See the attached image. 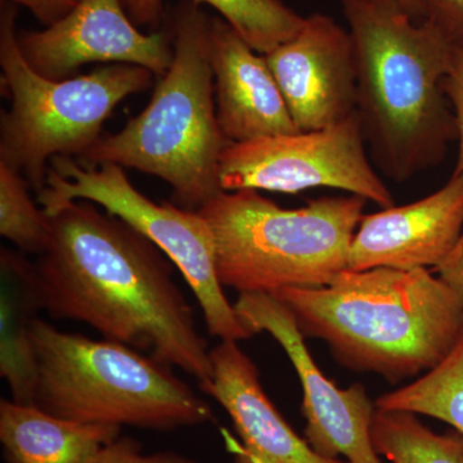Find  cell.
Returning a JSON list of instances; mask_svg holds the SVG:
<instances>
[{"instance_id":"obj_1","label":"cell","mask_w":463,"mask_h":463,"mask_svg":"<svg viewBox=\"0 0 463 463\" xmlns=\"http://www.w3.org/2000/svg\"><path fill=\"white\" fill-rule=\"evenodd\" d=\"M50 216L47 249L35 261L44 310L181 368L213 376L210 349L173 277L169 258L97 203L79 200Z\"/></svg>"},{"instance_id":"obj_2","label":"cell","mask_w":463,"mask_h":463,"mask_svg":"<svg viewBox=\"0 0 463 463\" xmlns=\"http://www.w3.org/2000/svg\"><path fill=\"white\" fill-rule=\"evenodd\" d=\"M354 42L356 112L376 165L397 182L443 160L457 139L444 90L456 44L399 0H339Z\"/></svg>"},{"instance_id":"obj_3","label":"cell","mask_w":463,"mask_h":463,"mask_svg":"<svg viewBox=\"0 0 463 463\" xmlns=\"http://www.w3.org/2000/svg\"><path fill=\"white\" fill-rule=\"evenodd\" d=\"M270 295L341 364L392 383L430 373L463 337L461 295L429 269H345L325 288Z\"/></svg>"},{"instance_id":"obj_4","label":"cell","mask_w":463,"mask_h":463,"mask_svg":"<svg viewBox=\"0 0 463 463\" xmlns=\"http://www.w3.org/2000/svg\"><path fill=\"white\" fill-rule=\"evenodd\" d=\"M210 18L183 3L174 24V60L152 99L120 132L100 137L79 161L133 167L172 185L179 207L199 212L223 190L219 165L225 139L214 100Z\"/></svg>"},{"instance_id":"obj_5","label":"cell","mask_w":463,"mask_h":463,"mask_svg":"<svg viewBox=\"0 0 463 463\" xmlns=\"http://www.w3.org/2000/svg\"><path fill=\"white\" fill-rule=\"evenodd\" d=\"M33 404L62 419L167 432L203 425L210 405L172 367L133 347L33 326Z\"/></svg>"},{"instance_id":"obj_6","label":"cell","mask_w":463,"mask_h":463,"mask_svg":"<svg viewBox=\"0 0 463 463\" xmlns=\"http://www.w3.org/2000/svg\"><path fill=\"white\" fill-rule=\"evenodd\" d=\"M362 197H323L282 209L258 191L222 192L201 207L215 241L216 273L240 294L325 288L347 269Z\"/></svg>"},{"instance_id":"obj_7","label":"cell","mask_w":463,"mask_h":463,"mask_svg":"<svg viewBox=\"0 0 463 463\" xmlns=\"http://www.w3.org/2000/svg\"><path fill=\"white\" fill-rule=\"evenodd\" d=\"M16 17L14 5H3L0 66L12 106L0 116V164L20 173L38 194L52 158L80 157L102 137L116 106L147 90L155 75L145 67L114 63L90 74L50 80L26 62Z\"/></svg>"},{"instance_id":"obj_8","label":"cell","mask_w":463,"mask_h":463,"mask_svg":"<svg viewBox=\"0 0 463 463\" xmlns=\"http://www.w3.org/2000/svg\"><path fill=\"white\" fill-rule=\"evenodd\" d=\"M79 200L118 216L169 258L194 291L213 336L231 341L254 336L224 295L216 273L214 236L199 212L154 203L136 190L124 167L116 164L90 165L71 156L52 158L44 188L38 194L45 214Z\"/></svg>"},{"instance_id":"obj_9","label":"cell","mask_w":463,"mask_h":463,"mask_svg":"<svg viewBox=\"0 0 463 463\" xmlns=\"http://www.w3.org/2000/svg\"><path fill=\"white\" fill-rule=\"evenodd\" d=\"M224 192L242 190L297 194L335 188L394 206L392 192L371 165L358 112L323 129L230 143L219 165Z\"/></svg>"},{"instance_id":"obj_10","label":"cell","mask_w":463,"mask_h":463,"mask_svg":"<svg viewBox=\"0 0 463 463\" xmlns=\"http://www.w3.org/2000/svg\"><path fill=\"white\" fill-rule=\"evenodd\" d=\"M234 310L252 334L272 335L297 370L309 446L325 458L381 463L371 437L376 404L361 383L341 390L321 373L288 307L270 294H240Z\"/></svg>"},{"instance_id":"obj_11","label":"cell","mask_w":463,"mask_h":463,"mask_svg":"<svg viewBox=\"0 0 463 463\" xmlns=\"http://www.w3.org/2000/svg\"><path fill=\"white\" fill-rule=\"evenodd\" d=\"M18 44L33 71L57 81L94 62L141 66L161 78L174 60L169 36L139 32L121 0H79L53 25L21 33Z\"/></svg>"},{"instance_id":"obj_12","label":"cell","mask_w":463,"mask_h":463,"mask_svg":"<svg viewBox=\"0 0 463 463\" xmlns=\"http://www.w3.org/2000/svg\"><path fill=\"white\" fill-rule=\"evenodd\" d=\"M265 60L301 132L323 129L355 114L354 42L334 18L306 17L298 35Z\"/></svg>"},{"instance_id":"obj_13","label":"cell","mask_w":463,"mask_h":463,"mask_svg":"<svg viewBox=\"0 0 463 463\" xmlns=\"http://www.w3.org/2000/svg\"><path fill=\"white\" fill-rule=\"evenodd\" d=\"M462 231L463 173L453 172L443 188L425 199L364 215L350 245L347 269L437 268Z\"/></svg>"},{"instance_id":"obj_14","label":"cell","mask_w":463,"mask_h":463,"mask_svg":"<svg viewBox=\"0 0 463 463\" xmlns=\"http://www.w3.org/2000/svg\"><path fill=\"white\" fill-rule=\"evenodd\" d=\"M209 52L216 118L228 142L301 132L265 56L222 18H210Z\"/></svg>"},{"instance_id":"obj_15","label":"cell","mask_w":463,"mask_h":463,"mask_svg":"<svg viewBox=\"0 0 463 463\" xmlns=\"http://www.w3.org/2000/svg\"><path fill=\"white\" fill-rule=\"evenodd\" d=\"M213 376L200 390L230 414L241 439L236 463H349L325 458L298 437L265 394L257 365L237 341L210 350Z\"/></svg>"},{"instance_id":"obj_16","label":"cell","mask_w":463,"mask_h":463,"mask_svg":"<svg viewBox=\"0 0 463 463\" xmlns=\"http://www.w3.org/2000/svg\"><path fill=\"white\" fill-rule=\"evenodd\" d=\"M121 428L45 412L35 404L0 402V443L7 463H96Z\"/></svg>"},{"instance_id":"obj_17","label":"cell","mask_w":463,"mask_h":463,"mask_svg":"<svg viewBox=\"0 0 463 463\" xmlns=\"http://www.w3.org/2000/svg\"><path fill=\"white\" fill-rule=\"evenodd\" d=\"M44 309L35 264L14 250L0 251V376L18 403L33 404L38 364L33 326Z\"/></svg>"},{"instance_id":"obj_18","label":"cell","mask_w":463,"mask_h":463,"mask_svg":"<svg viewBox=\"0 0 463 463\" xmlns=\"http://www.w3.org/2000/svg\"><path fill=\"white\" fill-rule=\"evenodd\" d=\"M371 437L376 452L392 463H463V435L437 434L412 412L376 408Z\"/></svg>"},{"instance_id":"obj_19","label":"cell","mask_w":463,"mask_h":463,"mask_svg":"<svg viewBox=\"0 0 463 463\" xmlns=\"http://www.w3.org/2000/svg\"><path fill=\"white\" fill-rule=\"evenodd\" d=\"M376 408L425 414L463 435V337L438 367L410 385L383 395Z\"/></svg>"},{"instance_id":"obj_20","label":"cell","mask_w":463,"mask_h":463,"mask_svg":"<svg viewBox=\"0 0 463 463\" xmlns=\"http://www.w3.org/2000/svg\"><path fill=\"white\" fill-rule=\"evenodd\" d=\"M206 3L242 36L257 53L270 52L291 41L303 29L306 17L288 7L282 0H192Z\"/></svg>"},{"instance_id":"obj_21","label":"cell","mask_w":463,"mask_h":463,"mask_svg":"<svg viewBox=\"0 0 463 463\" xmlns=\"http://www.w3.org/2000/svg\"><path fill=\"white\" fill-rule=\"evenodd\" d=\"M16 170L0 164V234L24 254L41 255L50 242V216L30 197Z\"/></svg>"},{"instance_id":"obj_22","label":"cell","mask_w":463,"mask_h":463,"mask_svg":"<svg viewBox=\"0 0 463 463\" xmlns=\"http://www.w3.org/2000/svg\"><path fill=\"white\" fill-rule=\"evenodd\" d=\"M96 463H197L181 453H145L142 444L133 438L120 437L109 444L100 453Z\"/></svg>"},{"instance_id":"obj_23","label":"cell","mask_w":463,"mask_h":463,"mask_svg":"<svg viewBox=\"0 0 463 463\" xmlns=\"http://www.w3.org/2000/svg\"><path fill=\"white\" fill-rule=\"evenodd\" d=\"M425 20L431 21L453 44L463 45V0H420Z\"/></svg>"},{"instance_id":"obj_24","label":"cell","mask_w":463,"mask_h":463,"mask_svg":"<svg viewBox=\"0 0 463 463\" xmlns=\"http://www.w3.org/2000/svg\"><path fill=\"white\" fill-rule=\"evenodd\" d=\"M444 90L455 115L458 158L455 173H463V45H456L452 66L444 80Z\"/></svg>"},{"instance_id":"obj_25","label":"cell","mask_w":463,"mask_h":463,"mask_svg":"<svg viewBox=\"0 0 463 463\" xmlns=\"http://www.w3.org/2000/svg\"><path fill=\"white\" fill-rule=\"evenodd\" d=\"M11 2L25 5L33 12V16L47 27L62 20L78 5L76 0H11Z\"/></svg>"},{"instance_id":"obj_26","label":"cell","mask_w":463,"mask_h":463,"mask_svg":"<svg viewBox=\"0 0 463 463\" xmlns=\"http://www.w3.org/2000/svg\"><path fill=\"white\" fill-rule=\"evenodd\" d=\"M435 272L463 298V231L455 249L443 263L435 268Z\"/></svg>"},{"instance_id":"obj_27","label":"cell","mask_w":463,"mask_h":463,"mask_svg":"<svg viewBox=\"0 0 463 463\" xmlns=\"http://www.w3.org/2000/svg\"><path fill=\"white\" fill-rule=\"evenodd\" d=\"M128 16L137 25L157 26L163 17L161 0H121Z\"/></svg>"},{"instance_id":"obj_28","label":"cell","mask_w":463,"mask_h":463,"mask_svg":"<svg viewBox=\"0 0 463 463\" xmlns=\"http://www.w3.org/2000/svg\"><path fill=\"white\" fill-rule=\"evenodd\" d=\"M405 11L411 14V17L416 21L425 20V14H423L421 3L420 0H399Z\"/></svg>"},{"instance_id":"obj_29","label":"cell","mask_w":463,"mask_h":463,"mask_svg":"<svg viewBox=\"0 0 463 463\" xmlns=\"http://www.w3.org/2000/svg\"><path fill=\"white\" fill-rule=\"evenodd\" d=\"M76 2H79V0H76Z\"/></svg>"}]
</instances>
